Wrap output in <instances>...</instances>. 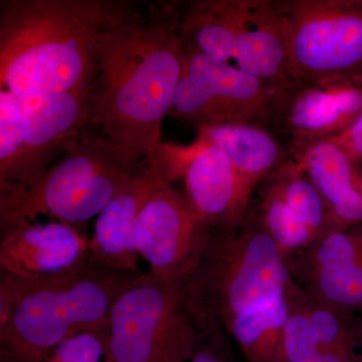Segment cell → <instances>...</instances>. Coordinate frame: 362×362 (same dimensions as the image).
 <instances>
[{
    "label": "cell",
    "mask_w": 362,
    "mask_h": 362,
    "mask_svg": "<svg viewBox=\"0 0 362 362\" xmlns=\"http://www.w3.org/2000/svg\"><path fill=\"white\" fill-rule=\"evenodd\" d=\"M232 343L223 332L199 333L192 356L187 362H235Z\"/></svg>",
    "instance_id": "obj_25"
},
{
    "label": "cell",
    "mask_w": 362,
    "mask_h": 362,
    "mask_svg": "<svg viewBox=\"0 0 362 362\" xmlns=\"http://www.w3.org/2000/svg\"><path fill=\"white\" fill-rule=\"evenodd\" d=\"M197 137L221 150L254 190L292 157L270 131L252 124L204 126L197 129Z\"/></svg>",
    "instance_id": "obj_18"
},
{
    "label": "cell",
    "mask_w": 362,
    "mask_h": 362,
    "mask_svg": "<svg viewBox=\"0 0 362 362\" xmlns=\"http://www.w3.org/2000/svg\"><path fill=\"white\" fill-rule=\"evenodd\" d=\"M183 2L136 9L103 33L92 93L93 126L137 162L161 142L182 74Z\"/></svg>",
    "instance_id": "obj_1"
},
{
    "label": "cell",
    "mask_w": 362,
    "mask_h": 362,
    "mask_svg": "<svg viewBox=\"0 0 362 362\" xmlns=\"http://www.w3.org/2000/svg\"><path fill=\"white\" fill-rule=\"evenodd\" d=\"M211 230L185 194L165 183L139 214L136 249L148 264L152 277L183 284L201 258Z\"/></svg>",
    "instance_id": "obj_10"
},
{
    "label": "cell",
    "mask_w": 362,
    "mask_h": 362,
    "mask_svg": "<svg viewBox=\"0 0 362 362\" xmlns=\"http://www.w3.org/2000/svg\"><path fill=\"white\" fill-rule=\"evenodd\" d=\"M139 164L89 131L35 185L0 194V235L40 216L71 226L90 221L127 189Z\"/></svg>",
    "instance_id": "obj_5"
},
{
    "label": "cell",
    "mask_w": 362,
    "mask_h": 362,
    "mask_svg": "<svg viewBox=\"0 0 362 362\" xmlns=\"http://www.w3.org/2000/svg\"><path fill=\"white\" fill-rule=\"evenodd\" d=\"M183 42L214 61L293 92L289 28L280 1L194 0L183 4ZM232 66V65H230Z\"/></svg>",
    "instance_id": "obj_6"
},
{
    "label": "cell",
    "mask_w": 362,
    "mask_h": 362,
    "mask_svg": "<svg viewBox=\"0 0 362 362\" xmlns=\"http://www.w3.org/2000/svg\"><path fill=\"white\" fill-rule=\"evenodd\" d=\"M270 177L288 206L315 233L317 239L331 228L329 211L320 192L293 157L271 173Z\"/></svg>",
    "instance_id": "obj_21"
},
{
    "label": "cell",
    "mask_w": 362,
    "mask_h": 362,
    "mask_svg": "<svg viewBox=\"0 0 362 362\" xmlns=\"http://www.w3.org/2000/svg\"><path fill=\"white\" fill-rule=\"evenodd\" d=\"M137 8L126 0H1L0 88L16 95L92 92L100 39Z\"/></svg>",
    "instance_id": "obj_2"
},
{
    "label": "cell",
    "mask_w": 362,
    "mask_h": 362,
    "mask_svg": "<svg viewBox=\"0 0 362 362\" xmlns=\"http://www.w3.org/2000/svg\"><path fill=\"white\" fill-rule=\"evenodd\" d=\"M292 93L185 45L182 74L170 114L197 129L228 123L268 129L276 120L284 121Z\"/></svg>",
    "instance_id": "obj_8"
},
{
    "label": "cell",
    "mask_w": 362,
    "mask_h": 362,
    "mask_svg": "<svg viewBox=\"0 0 362 362\" xmlns=\"http://www.w3.org/2000/svg\"><path fill=\"white\" fill-rule=\"evenodd\" d=\"M192 146L182 177L188 204L211 228L240 225L251 206L255 190L218 147L199 137Z\"/></svg>",
    "instance_id": "obj_14"
},
{
    "label": "cell",
    "mask_w": 362,
    "mask_h": 362,
    "mask_svg": "<svg viewBox=\"0 0 362 362\" xmlns=\"http://www.w3.org/2000/svg\"><path fill=\"white\" fill-rule=\"evenodd\" d=\"M289 314L285 294L263 310L235 321L226 335L250 362H283V340Z\"/></svg>",
    "instance_id": "obj_19"
},
{
    "label": "cell",
    "mask_w": 362,
    "mask_h": 362,
    "mask_svg": "<svg viewBox=\"0 0 362 362\" xmlns=\"http://www.w3.org/2000/svg\"><path fill=\"white\" fill-rule=\"evenodd\" d=\"M92 92L16 95L23 137L20 187H33L93 126ZM14 188V189H16Z\"/></svg>",
    "instance_id": "obj_11"
},
{
    "label": "cell",
    "mask_w": 362,
    "mask_h": 362,
    "mask_svg": "<svg viewBox=\"0 0 362 362\" xmlns=\"http://www.w3.org/2000/svg\"><path fill=\"white\" fill-rule=\"evenodd\" d=\"M297 87L329 78H362V0H284Z\"/></svg>",
    "instance_id": "obj_9"
},
{
    "label": "cell",
    "mask_w": 362,
    "mask_h": 362,
    "mask_svg": "<svg viewBox=\"0 0 362 362\" xmlns=\"http://www.w3.org/2000/svg\"><path fill=\"white\" fill-rule=\"evenodd\" d=\"M362 114V78H329L299 86L290 96L284 126L290 150L326 141Z\"/></svg>",
    "instance_id": "obj_15"
},
{
    "label": "cell",
    "mask_w": 362,
    "mask_h": 362,
    "mask_svg": "<svg viewBox=\"0 0 362 362\" xmlns=\"http://www.w3.org/2000/svg\"><path fill=\"white\" fill-rule=\"evenodd\" d=\"M90 255V240L75 226L33 221L1 235L0 272L23 280H44L75 270Z\"/></svg>",
    "instance_id": "obj_13"
},
{
    "label": "cell",
    "mask_w": 362,
    "mask_h": 362,
    "mask_svg": "<svg viewBox=\"0 0 362 362\" xmlns=\"http://www.w3.org/2000/svg\"><path fill=\"white\" fill-rule=\"evenodd\" d=\"M163 185L165 182L150 157L140 162L127 189L97 216L90 240L93 258L116 270L141 273L135 245L136 223L143 207Z\"/></svg>",
    "instance_id": "obj_16"
},
{
    "label": "cell",
    "mask_w": 362,
    "mask_h": 362,
    "mask_svg": "<svg viewBox=\"0 0 362 362\" xmlns=\"http://www.w3.org/2000/svg\"><path fill=\"white\" fill-rule=\"evenodd\" d=\"M143 275L92 255L75 270L44 280L0 272V359L39 361L73 335L108 329L114 302Z\"/></svg>",
    "instance_id": "obj_3"
},
{
    "label": "cell",
    "mask_w": 362,
    "mask_h": 362,
    "mask_svg": "<svg viewBox=\"0 0 362 362\" xmlns=\"http://www.w3.org/2000/svg\"><path fill=\"white\" fill-rule=\"evenodd\" d=\"M182 285L144 273L112 306L106 362H187L199 332L183 305Z\"/></svg>",
    "instance_id": "obj_7"
},
{
    "label": "cell",
    "mask_w": 362,
    "mask_h": 362,
    "mask_svg": "<svg viewBox=\"0 0 362 362\" xmlns=\"http://www.w3.org/2000/svg\"><path fill=\"white\" fill-rule=\"evenodd\" d=\"M326 141L334 143L352 159L362 162V114L349 129Z\"/></svg>",
    "instance_id": "obj_26"
},
{
    "label": "cell",
    "mask_w": 362,
    "mask_h": 362,
    "mask_svg": "<svg viewBox=\"0 0 362 362\" xmlns=\"http://www.w3.org/2000/svg\"><path fill=\"white\" fill-rule=\"evenodd\" d=\"M286 261L292 282L314 302L342 315L362 314V225L328 228Z\"/></svg>",
    "instance_id": "obj_12"
},
{
    "label": "cell",
    "mask_w": 362,
    "mask_h": 362,
    "mask_svg": "<svg viewBox=\"0 0 362 362\" xmlns=\"http://www.w3.org/2000/svg\"><path fill=\"white\" fill-rule=\"evenodd\" d=\"M257 189L258 204L255 206L251 202V206L286 259L310 247L317 240L315 233L288 206L270 175L259 183Z\"/></svg>",
    "instance_id": "obj_20"
},
{
    "label": "cell",
    "mask_w": 362,
    "mask_h": 362,
    "mask_svg": "<svg viewBox=\"0 0 362 362\" xmlns=\"http://www.w3.org/2000/svg\"><path fill=\"white\" fill-rule=\"evenodd\" d=\"M23 165V137L16 95L0 90V194L20 187Z\"/></svg>",
    "instance_id": "obj_23"
},
{
    "label": "cell",
    "mask_w": 362,
    "mask_h": 362,
    "mask_svg": "<svg viewBox=\"0 0 362 362\" xmlns=\"http://www.w3.org/2000/svg\"><path fill=\"white\" fill-rule=\"evenodd\" d=\"M107 333L108 329L78 333L59 343L39 361L0 359V362H106Z\"/></svg>",
    "instance_id": "obj_24"
},
{
    "label": "cell",
    "mask_w": 362,
    "mask_h": 362,
    "mask_svg": "<svg viewBox=\"0 0 362 362\" xmlns=\"http://www.w3.org/2000/svg\"><path fill=\"white\" fill-rule=\"evenodd\" d=\"M289 283L284 255L250 206L240 225L211 230L183 283V305L199 333L226 334L235 321L285 296Z\"/></svg>",
    "instance_id": "obj_4"
},
{
    "label": "cell",
    "mask_w": 362,
    "mask_h": 362,
    "mask_svg": "<svg viewBox=\"0 0 362 362\" xmlns=\"http://www.w3.org/2000/svg\"><path fill=\"white\" fill-rule=\"evenodd\" d=\"M290 314L283 340V362H354L351 352L329 349L317 338L308 317L287 288Z\"/></svg>",
    "instance_id": "obj_22"
},
{
    "label": "cell",
    "mask_w": 362,
    "mask_h": 362,
    "mask_svg": "<svg viewBox=\"0 0 362 362\" xmlns=\"http://www.w3.org/2000/svg\"><path fill=\"white\" fill-rule=\"evenodd\" d=\"M290 151L320 192L329 211L331 228L361 226L362 162L330 141Z\"/></svg>",
    "instance_id": "obj_17"
}]
</instances>
